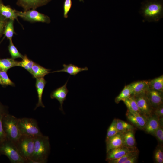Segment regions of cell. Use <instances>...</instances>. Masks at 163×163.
<instances>
[{
  "label": "cell",
  "instance_id": "cell-1",
  "mask_svg": "<svg viewBox=\"0 0 163 163\" xmlns=\"http://www.w3.org/2000/svg\"><path fill=\"white\" fill-rule=\"evenodd\" d=\"M34 152L28 163H46L50 150L48 137L43 135L37 136H34Z\"/></svg>",
  "mask_w": 163,
  "mask_h": 163
},
{
  "label": "cell",
  "instance_id": "cell-2",
  "mask_svg": "<svg viewBox=\"0 0 163 163\" xmlns=\"http://www.w3.org/2000/svg\"><path fill=\"white\" fill-rule=\"evenodd\" d=\"M140 14L149 22H157L163 16L162 4L158 0L149 2L142 7Z\"/></svg>",
  "mask_w": 163,
  "mask_h": 163
},
{
  "label": "cell",
  "instance_id": "cell-3",
  "mask_svg": "<svg viewBox=\"0 0 163 163\" xmlns=\"http://www.w3.org/2000/svg\"><path fill=\"white\" fill-rule=\"evenodd\" d=\"M2 121L6 139L15 144L21 136L18 126V118L7 113L3 116Z\"/></svg>",
  "mask_w": 163,
  "mask_h": 163
},
{
  "label": "cell",
  "instance_id": "cell-4",
  "mask_svg": "<svg viewBox=\"0 0 163 163\" xmlns=\"http://www.w3.org/2000/svg\"><path fill=\"white\" fill-rule=\"evenodd\" d=\"M15 144L21 155L28 163L34 152V136L21 135Z\"/></svg>",
  "mask_w": 163,
  "mask_h": 163
},
{
  "label": "cell",
  "instance_id": "cell-5",
  "mask_svg": "<svg viewBox=\"0 0 163 163\" xmlns=\"http://www.w3.org/2000/svg\"><path fill=\"white\" fill-rule=\"evenodd\" d=\"M0 153L6 156L11 163H26L19 153L15 144L7 139L0 143Z\"/></svg>",
  "mask_w": 163,
  "mask_h": 163
},
{
  "label": "cell",
  "instance_id": "cell-6",
  "mask_svg": "<svg viewBox=\"0 0 163 163\" xmlns=\"http://www.w3.org/2000/svg\"><path fill=\"white\" fill-rule=\"evenodd\" d=\"M18 126L21 135L34 136L43 135L37 121L34 119L18 118Z\"/></svg>",
  "mask_w": 163,
  "mask_h": 163
},
{
  "label": "cell",
  "instance_id": "cell-7",
  "mask_svg": "<svg viewBox=\"0 0 163 163\" xmlns=\"http://www.w3.org/2000/svg\"><path fill=\"white\" fill-rule=\"evenodd\" d=\"M17 13L18 17L31 22H41L48 24L51 21L48 16L35 9H30L24 11H17Z\"/></svg>",
  "mask_w": 163,
  "mask_h": 163
},
{
  "label": "cell",
  "instance_id": "cell-8",
  "mask_svg": "<svg viewBox=\"0 0 163 163\" xmlns=\"http://www.w3.org/2000/svg\"><path fill=\"white\" fill-rule=\"evenodd\" d=\"M126 115L127 119L133 124L140 129L144 130L148 117L139 113L132 112L128 110Z\"/></svg>",
  "mask_w": 163,
  "mask_h": 163
},
{
  "label": "cell",
  "instance_id": "cell-9",
  "mask_svg": "<svg viewBox=\"0 0 163 163\" xmlns=\"http://www.w3.org/2000/svg\"><path fill=\"white\" fill-rule=\"evenodd\" d=\"M146 94L135 97L142 114L148 117L152 114L153 108Z\"/></svg>",
  "mask_w": 163,
  "mask_h": 163
},
{
  "label": "cell",
  "instance_id": "cell-10",
  "mask_svg": "<svg viewBox=\"0 0 163 163\" xmlns=\"http://www.w3.org/2000/svg\"><path fill=\"white\" fill-rule=\"evenodd\" d=\"M132 92V96L136 97L146 94L149 89V81L147 80L138 81L129 84Z\"/></svg>",
  "mask_w": 163,
  "mask_h": 163
},
{
  "label": "cell",
  "instance_id": "cell-11",
  "mask_svg": "<svg viewBox=\"0 0 163 163\" xmlns=\"http://www.w3.org/2000/svg\"><path fill=\"white\" fill-rule=\"evenodd\" d=\"M69 79L65 84L53 91L51 93L50 97L51 99H56L57 100L60 104L59 109L63 113L64 111L63 109V104L69 92V90L67 88V84Z\"/></svg>",
  "mask_w": 163,
  "mask_h": 163
},
{
  "label": "cell",
  "instance_id": "cell-12",
  "mask_svg": "<svg viewBox=\"0 0 163 163\" xmlns=\"http://www.w3.org/2000/svg\"><path fill=\"white\" fill-rule=\"evenodd\" d=\"M51 0H18L17 4L24 11L37 8L45 5Z\"/></svg>",
  "mask_w": 163,
  "mask_h": 163
},
{
  "label": "cell",
  "instance_id": "cell-13",
  "mask_svg": "<svg viewBox=\"0 0 163 163\" xmlns=\"http://www.w3.org/2000/svg\"><path fill=\"white\" fill-rule=\"evenodd\" d=\"M136 148H129L123 146L111 149L106 152V160L117 159L122 157L128 152L134 150Z\"/></svg>",
  "mask_w": 163,
  "mask_h": 163
},
{
  "label": "cell",
  "instance_id": "cell-14",
  "mask_svg": "<svg viewBox=\"0 0 163 163\" xmlns=\"http://www.w3.org/2000/svg\"><path fill=\"white\" fill-rule=\"evenodd\" d=\"M163 125V117L159 118L152 114L148 117L144 130L148 133L152 135L161 125Z\"/></svg>",
  "mask_w": 163,
  "mask_h": 163
},
{
  "label": "cell",
  "instance_id": "cell-15",
  "mask_svg": "<svg viewBox=\"0 0 163 163\" xmlns=\"http://www.w3.org/2000/svg\"><path fill=\"white\" fill-rule=\"evenodd\" d=\"M123 133L119 132L114 136L106 139V152L113 149L125 146Z\"/></svg>",
  "mask_w": 163,
  "mask_h": 163
},
{
  "label": "cell",
  "instance_id": "cell-16",
  "mask_svg": "<svg viewBox=\"0 0 163 163\" xmlns=\"http://www.w3.org/2000/svg\"><path fill=\"white\" fill-rule=\"evenodd\" d=\"M146 95L153 109L163 104V93L149 89Z\"/></svg>",
  "mask_w": 163,
  "mask_h": 163
},
{
  "label": "cell",
  "instance_id": "cell-17",
  "mask_svg": "<svg viewBox=\"0 0 163 163\" xmlns=\"http://www.w3.org/2000/svg\"><path fill=\"white\" fill-rule=\"evenodd\" d=\"M46 83L47 82L44 77L36 79L35 86L38 95V101L34 110L39 107H41L43 108L45 107L42 102V97L44 88Z\"/></svg>",
  "mask_w": 163,
  "mask_h": 163
},
{
  "label": "cell",
  "instance_id": "cell-18",
  "mask_svg": "<svg viewBox=\"0 0 163 163\" xmlns=\"http://www.w3.org/2000/svg\"><path fill=\"white\" fill-rule=\"evenodd\" d=\"M0 14L8 19L14 21L18 19L17 10L13 9L10 6L5 5L3 3L0 4Z\"/></svg>",
  "mask_w": 163,
  "mask_h": 163
},
{
  "label": "cell",
  "instance_id": "cell-19",
  "mask_svg": "<svg viewBox=\"0 0 163 163\" xmlns=\"http://www.w3.org/2000/svg\"><path fill=\"white\" fill-rule=\"evenodd\" d=\"M63 68L62 69L51 72H64L75 76L82 71L88 70V68L87 67L84 68L80 67L72 64L68 65L63 64Z\"/></svg>",
  "mask_w": 163,
  "mask_h": 163
},
{
  "label": "cell",
  "instance_id": "cell-20",
  "mask_svg": "<svg viewBox=\"0 0 163 163\" xmlns=\"http://www.w3.org/2000/svg\"><path fill=\"white\" fill-rule=\"evenodd\" d=\"M51 69L46 68L39 64L34 62L30 73L36 79L44 77L50 73Z\"/></svg>",
  "mask_w": 163,
  "mask_h": 163
},
{
  "label": "cell",
  "instance_id": "cell-21",
  "mask_svg": "<svg viewBox=\"0 0 163 163\" xmlns=\"http://www.w3.org/2000/svg\"><path fill=\"white\" fill-rule=\"evenodd\" d=\"M134 129L128 130L123 133L125 146L129 148H136V140Z\"/></svg>",
  "mask_w": 163,
  "mask_h": 163
},
{
  "label": "cell",
  "instance_id": "cell-22",
  "mask_svg": "<svg viewBox=\"0 0 163 163\" xmlns=\"http://www.w3.org/2000/svg\"><path fill=\"white\" fill-rule=\"evenodd\" d=\"M19 62L11 58L0 59V70L7 72L11 68L18 66Z\"/></svg>",
  "mask_w": 163,
  "mask_h": 163
},
{
  "label": "cell",
  "instance_id": "cell-23",
  "mask_svg": "<svg viewBox=\"0 0 163 163\" xmlns=\"http://www.w3.org/2000/svg\"><path fill=\"white\" fill-rule=\"evenodd\" d=\"M149 89L163 93V75L149 81Z\"/></svg>",
  "mask_w": 163,
  "mask_h": 163
},
{
  "label": "cell",
  "instance_id": "cell-24",
  "mask_svg": "<svg viewBox=\"0 0 163 163\" xmlns=\"http://www.w3.org/2000/svg\"><path fill=\"white\" fill-rule=\"evenodd\" d=\"M129 110L141 114L142 113L137 105L135 97L131 96L123 101Z\"/></svg>",
  "mask_w": 163,
  "mask_h": 163
},
{
  "label": "cell",
  "instance_id": "cell-25",
  "mask_svg": "<svg viewBox=\"0 0 163 163\" xmlns=\"http://www.w3.org/2000/svg\"><path fill=\"white\" fill-rule=\"evenodd\" d=\"M14 21L13 20L8 19L5 27L3 34L4 37L9 40H12L14 34H16L14 28Z\"/></svg>",
  "mask_w": 163,
  "mask_h": 163
},
{
  "label": "cell",
  "instance_id": "cell-26",
  "mask_svg": "<svg viewBox=\"0 0 163 163\" xmlns=\"http://www.w3.org/2000/svg\"><path fill=\"white\" fill-rule=\"evenodd\" d=\"M132 96V92L129 85L125 86L120 94L116 97L115 101L118 103Z\"/></svg>",
  "mask_w": 163,
  "mask_h": 163
},
{
  "label": "cell",
  "instance_id": "cell-27",
  "mask_svg": "<svg viewBox=\"0 0 163 163\" xmlns=\"http://www.w3.org/2000/svg\"><path fill=\"white\" fill-rule=\"evenodd\" d=\"M116 126L119 132H123L134 129V127L132 125L118 119H117Z\"/></svg>",
  "mask_w": 163,
  "mask_h": 163
},
{
  "label": "cell",
  "instance_id": "cell-28",
  "mask_svg": "<svg viewBox=\"0 0 163 163\" xmlns=\"http://www.w3.org/2000/svg\"><path fill=\"white\" fill-rule=\"evenodd\" d=\"M138 150L136 149L129 152L122 157L119 158L113 159L107 161L109 163H124V162L132 156L138 154Z\"/></svg>",
  "mask_w": 163,
  "mask_h": 163
},
{
  "label": "cell",
  "instance_id": "cell-29",
  "mask_svg": "<svg viewBox=\"0 0 163 163\" xmlns=\"http://www.w3.org/2000/svg\"><path fill=\"white\" fill-rule=\"evenodd\" d=\"M8 46V50L11 58L14 59L18 58L22 59L24 56L18 51L17 48L13 43L12 40H10Z\"/></svg>",
  "mask_w": 163,
  "mask_h": 163
},
{
  "label": "cell",
  "instance_id": "cell-30",
  "mask_svg": "<svg viewBox=\"0 0 163 163\" xmlns=\"http://www.w3.org/2000/svg\"><path fill=\"white\" fill-rule=\"evenodd\" d=\"M22 59L21 61H19L18 66L24 68L30 73L34 62L30 59L26 55L24 56Z\"/></svg>",
  "mask_w": 163,
  "mask_h": 163
},
{
  "label": "cell",
  "instance_id": "cell-31",
  "mask_svg": "<svg viewBox=\"0 0 163 163\" xmlns=\"http://www.w3.org/2000/svg\"><path fill=\"white\" fill-rule=\"evenodd\" d=\"M154 158L155 163H163V149L161 145L158 146L155 149Z\"/></svg>",
  "mask_w": 163,
  "mask_h": 163
},
{
  "label": "cell",
  "instance_id": "cell-32",
  "mask_svg": "<svg viewBox=\"0 0 163 163\" xmlns=\"http://www.w3.org/2000/svg\"><path fill=\"white\" fill-rule=\"evenodd\" d=\"M0 79L2 86L11 85L14 86L15 84L9 78L7 72L0 70Z\"/></svg>",
  "mask_w": 163,
  "mask_h": 163
},
{
  "label": "cell",
  "instance_id": "cell-33",
  "mask_svg": "<svg viewBox=\"0 0 163 163\" xmlns=\"http://www.w3.org/2000/svg\"><path fill=\"white\" fill-rule=\"evenodd\" d=\"M117 119H114L109 127L107 132L106 139L114 136L119 132L116 127Z\"/></svg>",
  "mask_w": 163,
  "mask_h": 163
},
{
  "label": "cell",
  "instance_id": "cell-34",
  "mask_svg": "<svg viewBox=\"0 0 163 163\" xmlns=\"http://www.w3.org/2000/svg\"><path fill=\"white\" fill-rule=\"evenodd\" d=\"M157 138L159 142L162 144L163 142V125H161L152 134Z\"/></svg>",
  "mask_w": 163,
  "mask_h": 163
},
{
  "label": "cell",
  "instance_id": "cell-35",
  "mask_svg": "<svg viewBox=\"0 0 163 163\" xmlns=\"http://www.w3.org/2000/svg\"><path fill=\"white\" fill-rule=\"evenodd\" d=\"M72 6V0H65L63 6V16L65 18H68V14L71 9Z\"/></svg>",
  "mask_w": 163,
  "mask_h": 163
},
{
  "label": "cell",
  "instance_id": "cell-36",
  "mask_svg": "<svg viewBox=\"0 0 163 163\" xmlns=\"http://www.w3.org/2000/svg\"><path fill=\"white\" fill-rule=\"evenodd\" d=\"M152 114L158 117H163V104L153 109Z\"/></svg>",
  "mask_w": 163,
  "mask_h": 163
},
{
  "label": "cell",
  "instance_id": "cell-37",
  "mask_svg": "<svg viewBox=\"0 0 163 163\" xmlns=\"http://www.w3.org/2000/svg\"><path fill=\"white\" fill-rule=\"evenodd\" d=\"M8 20L0 14V39L3 34L5 27Z\"/></svg>",
  "mask_w": 163,
  "mask_h": 163
},
{
  "label": "cell",
  "instance_id": "cell-38",
  "mask_svg": "<svg viewBox=\"0 0 163 163\" xmlns=\"http://www.w3.org/2000/svg\"><path fill=\"white\" fill-rule=\"evenodd\" d=\"M3 116L2 115L0 114V143L6 139L2 125V120Z\"/></svg>",
  "mask_w": 163,
  "mask_h": 163
},
{
  "label": "cell",
  "instance_id": "cell-39",
  "mask_svg": "<svg viewBox=\"0 0 163 163\" xmlns=\"http://www.w3.org/2000/svg\"><path fill=\"white\" fill-rule=\"evenodd\" d=\"M138 154L134 155L129 158L124 163H135L137 162Z\"/></svg>",
  "mask_w": 163,
  "mask_h": 163
},
{
  "label": "cell",
  "instance_id": "cell-40",
  "mask_svg": "<svg viewBox=\"0 0 163 163\" xmlns=\"http://www.w3.org/2000/svg\"><path fill=\"white\" fill-rule=\"evenodd\" d=\"M7 113H8V111L6 107L0 102V114L4 115Z\"/></svg>",
  "mask_w": 163,
  "mask_h": 163
},
{
  "label": "cell",
  "instance_id": "cell-41",
  "mask_svg": "<svg viewBox=\"0 0 163 163\" xmlns=\"http://www.w3.org/2000/svg\"><path fill=\"white\" fill-rule=\"evenodd\" d=\"M0 84L2 86V84L0 79Z\"/></svg>",
  "mask_w": 163,
  "mask_h": 163
},
{
  "label": "cell",
  "instance_id": "cell-42",
  "mask_svg": "<svg viewBox=\"0 0 163 163\" xmlns=\"http://www.w3.org/2000/svg\"><path fill=\"white\" fill-rule=\"evenodd\" d=\"M2 3V0H0V4Z\"/></svg>",
  "mask_w": 163,
  "mask_h": 163
},
{
  "label": "cell",
  "instance_id": "cell-43",
  "mask_svg": "<svg viewBox=\"0 0 163 163\" xmlns=\"http://www.w3.org/2000/svg\"><path fill=\"white\" fill-rule=\"evenodd\" d=\"M0 155H1V154H0Z\"/></svg>",
  "mask_w": 163,
  "mask_h": 163
}]
</instances>
